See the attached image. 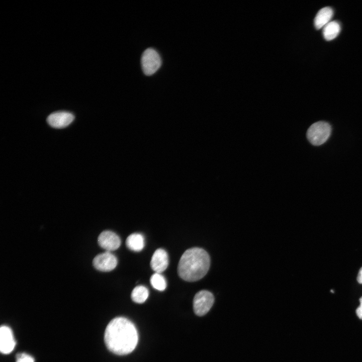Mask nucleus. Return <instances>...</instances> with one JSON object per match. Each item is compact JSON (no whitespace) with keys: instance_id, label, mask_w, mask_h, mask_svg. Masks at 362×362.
<instances>
[{"instance_id":"nucleus-1","label":"nucleus","mask_w":362,"mask_h":362,"mask_svg":"<svg viewBox=\"0 0 362 362\" xmlns=\"http://www.w3.org/2000/svg\"><path fill=\"white\" fill-rule=\"evenodd\" d=\"M104 340L110 351L118 355H125L135 348L138 336L134 324L126 318L119 317L107 325Z\"/></svg>"},{"instance_id":"nucleus-2","label":"nucleus","mask_w":362,"mask_h":362,"mask_svg":"<svg viewBox=\"0 0 362 362\" xmlns=\"http://www.w3.org/2000/svg\"><path fill=\"white\" fill-rule=\"evenodd\" d=\"M210 258L203 248L193 247L186 250L178 262L179 277L187 282H195L203 278L208 273Z\"/></svg>"},{"instance_id":"nucleus-3","label":"nucleus","mask_w":362,"mask_h":362,"mask_svg":"<svg viewBox=\"0 0 362 362\" xmlns=\"http://www.w3.org/2000/svg\"><path fill=\"white\" fill-rule=\"evenodd\" d=\"M330 133V125L325 122L319 121L313 124L309 128L307 137L312 144L320 145L326 142Z\"/></svg>"},{"instance_id":"nucleus-4","label":"nucleus","mask_w":362,"mask_h":362,"mask_svg":"<svg viewBox=\"0 0 362 362\" xmlns=\"http://www.w3.org/2000/svg\"><path fill=\"white\" fill-rule=\"evenodd\" d=\"M214 297L210 292L201 290L197 293L193 300V308L195 314L199 316L206 314L212 307Z\"/></svg>"},{"instance_id":"nucleus-5","label":"nucleus","mask_w":362,"mask_h":362,"mask_svg":"<svg viewBox=\"0 0 362 362\" xmlns=\"http://www.w3.org/2000/svg\"><path fill=\"white\" fill-rule=\"evenodd\" d=\"M161 61L157 51L153 48L146 49L142 54L141 65L142 70L146 75L154 73L160 67Z\"/></svg>"},{"instance_id":"nucleus-6","label":"nucleus","mask_w":362,"mask_h":362,"mask_svg":"<svg viewBox=\"0 0 362 362\" xmlns=\"http://www.w3.org/2000/svg\"><path fill=\"white\" fill-rule=\"evenodd\" d=\"M117 263V257L111 251H108L98 254L93 261L95 268L104 272L113 270L116 267Z\"/></svg>"},{"instance_id":"nucleus-7","label":"nucleus","mask_w":362,"mask_h":362,"mask_svg":"<svg viewBox=\"0 0 362 362\" xmlns=\"http://www.w3.org/2000/svg\"><path fill=\"white\" fill-rule=\"evenodd\" d=\"M98 241L99 245L108 251L117 249L121 243L120 237L115 232L109 230H105L101 233Z\"/></svg>"},{"instance_id":"nucleus-8","label":"nucleus","mask_w":362,"mask_h":362,"mask_svg":"<svg viewBox=\"0 0 362 362\" xmlns=\"http://www.w3.org/2000/svg\"><path fill=\"white\" fill-rule=\"evenodd\" d=\"M16 341L11 329L6 325L0 328V350L2 353L8 354L14 349Z\"/></svg>"},{"instance_id":"nucleus-9","label":"nucleus","mask_w":362,"mask_h":362,"mask_svg":"<svg viewBox=\"0 0 362 362\" xmlns=\"http://www.w3.org/2000/svg\"><path fill=\"white\" fill-rule=\"evenodd\" d=\"M74 119L71 113L65 111L56 112L51 114L47 118L48 123L55 128H63L68 126Z\"/></svg>"},{"instance_id":"nucleus-10","label":"nucleus","mask_w":362,"mask_h":362,"mask_svg":"<svg viewBox=\"0 0 362 362\" xmlns=\"http://www.w3.org/2000/svg\"><path fill=\"white\" fill-rule=\"evenodd\" d=\"M168 265V255L167 252L162 248L157 249L153 254L150 266L155 273L161 274L164 272Z\"/></svg>"},{"instance_id":"nucleus-11","label":"nucleus","mask_w":362,"mask_h":362,"mask_svg":"<svg viewBox=\"0 0 362 362\" xmlns=\"http://www.w3.org/2000/svg\"><path fill=\"white\" fill-rule=\"evenodd\" d=\"M333 15L331 8L326 7L320 9L314 19V26L316 29L324 27L329 23Z\"/></svg>"},{"instance_id":"nucleus-12","label":"nucleus","mask_w":362,"mask_h":362,"mask_svg":"<svg viewBox=\"0 0 362 362\" xmlns=\"http://www.w3.org/2000/svg\"><path fill=\"white\" fill-rule=\"evenodd\" d=\"M126 244L131 250L138 252L142 250L145 245V239L143 235L139 233L130 234L126 239Z\"/></svg>"},{"instance_id":"nucleus-13","label":"nucleus","mask_w":362,"mask_h":362,"mask_svg":"<svg viewBox=\"0 0 362 362\" xmlns=\"http://www.w3.org/2000/svg\"><path fill=\"white\" fill-rule=\"evenodd\" d=\"M340 29V25L337 21H330L323 27V37L327 41L332 40L337 36Z\"/></svg>"},{"instance_id":"nucleus-14","label":"nucleus","mask_w":362,"mask_h":362,"mask_svg":"<svg viewBox=\"0 0 362 362\" xmlns=\"http://www.w3.org/2000/svg\"><path fill=\"white\" fill-rule=\"evenodd\" d=\"M148 295L149 292L147 288L145 286L139 285L133 289L131 297L134 302L141 304L146 300Z\"/></svg>"},{"instance_id":"nucleus-15","label":"nucleus","mask_w":362,"mask_h":362,"mask_svg":"<svg viewBox=\"0 0 362 362\" xmlns=\"http://www.w3.org/2000/svg\"><path fill=\"white\" fill-rule=\"evenodd\" d=\"M150 284L156 290L164 291L166 287V282L164 277L160 273L153 274L150 279Z\"/></svg>"},{"instance_id":"nucleus-16","label":"nucleus","mask_w":362,"mask_h":362,"mask_svg":"<svg viewBox=\"0 0 362 362\" xmlns=\"http://www.w3.org/2000/svg\"><path fill=\"white\" fill-rule=\"evenodd\" d=\"M16 362H34V359L27 353H21L17 355Z\"/></svg>"},{"instance_id":"nucleus-17","label":"nucleus","mask_w":362,"mask_h":362,"mask_svg":"<svg viewBox=\"0 0 362 362\" xmlns=\"http://www.w3.org/2000/svg\"><path fill=\"white\" fill-rule=\"evenodd\" d=\"M360 305L356 310V313L358 318L362 319V297L359 299Z\"/></svg>"},{"instance_id":"nucleus-18","label":"nucleus","mask_w":362,"mask_h":362,"mask_svg":"<svg viewBox=\"0 0 362 362\" xmlns=\"http://www.w3.org/2000/svg\"><path fill=\"white\" fill-rule=\"evenodd\" d=\"M357 280L359 284H362V267L360 268L358 272Z\"/></svg>"}]
</instances>
